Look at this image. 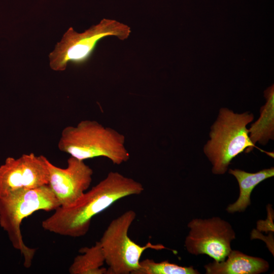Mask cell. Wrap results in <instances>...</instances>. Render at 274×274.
Instances as JSON below:
<instances>
[{
	"label": "cell",
	"instance_id": "cell-1",
	"mask_svg": "<svg viewBox=\"0 0 274 274\" xmlns=\"http://www.w3.org/2000/svg\"><path fill=\"white\" fill-rule=\"evenodd\" d=\"M140 182L117 172L107 176L86 191L73 204L59 207L42 222L46 230L63 236L79 237L89 231L92 219L118 200L141 194Z\"/></svg>",
	"mask_w": 274,
	"mask_h": 274
},
{
	"label": "cell",
	"instance_id": "cell-2",
	"mask_svg": "<svg viewBox=\"0 0 274 274\" xmlns=\"http://www.w3.org/2000/svg\"><path fill=\"white\" fill-rule=\"evenodd\" d=\"M254 119V114L248 111L237 113L227 108L220 109L216 120L211 126L210 139L203 149L212 165L213 174H225L235 157L244 152H251L253 148L271 156L273 155L259 148L251 141L247 126Z\"/></svg>",
	"mask_w": 274,
	"mask_h": 274
},
{
	"label": "cell",
	"instance_id": "cell-3",
	"mask_svg": "<svg viewBox=\"0 0 274 274\" xmlns=\"http://www.w3.org/2000/svg\"><path fill=\"white\" fill-rule=\"evenodd\" d=\"M125 142L124 135L114 129L95 120H84L62 130L58 147L79 160L104 157L120 165L130 158Z\"/></svg>",
	"mask_w": 274,
	"mask_h": 274
},
{
	"label": "cell",
	"instance_id": "cell-4",
	"mask_svg": "<svg viewBox=\"0 0 274 274\" xmlns=\"http://www.w3.org/2000/svg\"><path fill=\"white\" fill-rule=\"evenodd\" d=\"M60 204L48 185L30 189L18 190L0 197V226L7 233L13 247L24 258V266L30 267L36 249L23 242L20 226L33 213L55 211Z\"/></svg>",
	"mask_w": 274,
	"mask_h": 274
},
{
	"label": "cell",
	"instance_id": "cell-5",
	"mask_svg": "<svg viewBox=\"0 0 274 274\" xmlns=\"http://www.w3.org/2000/svg\"><path fill=\"white\" fill-rule=\"evenodd\" d=\"M130 33L128 25L107 18L82 33H78L70 27L49 54L50 67L55 71H63L69 63L83 64L89 60L101 40L114 36L124 41Z\"/></svg>",
	"mask_w": 274,
	"mask_h": 274
},
{
	"label": "cell",
	"instance_id": "cell-6",
	"mask_svg": "<svg viewBox=\"0 0 274 274\" xmlns=\"http://www.w3.org/2000/svg\"><path fill=\"white\" fill-rule=\"evenodd\" d=\"M136 216V213L129 210L113 219L99 241L108 266L107 274H134L145 250L166 249L162 244L150 242L141 246L130 239L128 231Z\"/></svg>",
	"mask_w": 274,
	"mask_h": 274
},
{
	"label": "cell",
	"instance_id": "cell-7",
	"mask_svg": "<svg viewBox=\"0 0 274 274\" xmlns=\"http://www.w3.org/2000/svg\"><path fill=\"white\" fill-rule=\"evenodd\" d=\"M189 229L184 246L192 255L206 254L216 262L225 259L232 250L235 232L231 224L219 217L195 218L187 224Z\"/></svg>",
	"mask_w": 274,
	"mask_h": 274
},
{
	"label": "cell",
	"instance_id": "cell-8",
	"mask_svg": "<svg viewBox=\"0 0 274 274\" xmlns=\"http://www.w3.org/2000/svg\"><path fill=\"white\" fill-rule=\"evenodd\" d=\"M46 157L31 153L19 158L8 157L0 166V197L21 189L48 185Z\"/></svg>",
	"mask_w": 274,
	"mask_h": 274
},
{
	"label": "cell",
	"instance_id": "cell-9",
	"mask_svg": "<svg viewBox=\"0 0 274 274\" xmlns=\"http://www.w3.org/2000/svg\"><path fill=\"white\" fill-rule=\"evenodd\" d=\"M49 171L48 186L60 206L73 204L89 188L92 180V169L84 161L70 156L65 168L58 167L46 157Z\"/></svg>",
	"mask_w": 274,
	"mask_h": 274
},
{
	"label": "cell",
	"instance_id": "cell-10",
	"mask_svg": "<svg viewBox=\"0 0 274 274\" xmlns=\"http://www.w3.org/2000/svg\"><path fill=\"white\" fill-rule=\"evenodd\" d=\"M207 274H260L267 271L268 262L261 258L231 250L225 259L204 266Z\"/></svg>",
	"mask_w": 274,
	"mask_h": 274
},
{
	"label": "cell",
	"instance_id": "cell-11",
	"mask_svg": "<svg viewBox=\"0 0 274 274\" xmlns=\"http://www.w3.org/2000/svg\"><path fill=\"white\" fill-rule=\"evenodd\" d=\"M228 172L236 179L239 189L237 199L226 208V211L229 213L244 212L251 204V195L254 188L260 183L274 176L273 167L256 173L247 172L237 168L228 169Z\"/></svg>",
	"mask_w": 274,
	"mask_h": 274
},
{
	"label": "cell",
	"instance_id": "cell-12",
	"mask_svg": "<svg viewBox=\"0 0 274 274\" xmlns=\"http://www.w3.org/2000/svg\"><path fill=\"white\" fill-rule=\"evenodd\" d=\"M265 104L260 109V116L248 128L249 137L254 144L266 145L274 139V85L264 91Z\"/></svg>",
	"mask_w": 274,
	"mask_h": 274
},
{
	"label": "cell",
	"instance_id": "cell-13",
	"mask_svg": "<svg viewBox=\"0 0 274 274\" xmlns=\"http://www.w3.org/2000/svg\"><path fill=\"white\" fill-rule=\"evenodd\" d=\"M69 267L71 274H107V268L102 267L105 257L99 241L90 247H83Z\"/></svg>",
	"mask_w": 274,
	"mask_h": 274
},
{
	"label": "cell",
	"instance_id": "cell-14",
	"mask_svg": "<svg viewBox=\"0 0 274 274\" xmlns=\"http://www.w3.org/2000/svg\"><path fill=\"white\" fill-rule=\"evenodd\" d=\"M192 266H182L167 260L156 262L153 259L140 261V268L134 274H198Z\"/></svg>",
	"mask_w": 274,
	"mask_h": 274
}]
</instances>
